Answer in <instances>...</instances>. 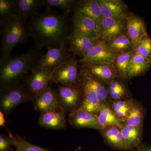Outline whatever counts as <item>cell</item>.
I'll return each instance as SVG.
<instances>
[{
	"label": "cell",
	"mask_w": 151,
	"mask_h": 151,
	"mask_svg": "<svg viewBox=\"0 0 151 151\" xmlns=\"http://www.w3.org/2000/svg\"><path fill=\"white\" fill-rule=\"evenodd\" d=\"M52 71L44 68H36L22 78L23 85L33 99L48 86Z\"/></svg>",
	"instance_id": "52a82bcc"
},
{
	"label": "cell",
	"mask_w": 151,
	"mask_h": 151,
	"mask_svg": "<svg viewBox=\"0 0 151 151\" xmlns=\"http://www.w3.org/2000/svg\"><path fill=\"white\" fill-rule=\"evenodd\" d=\"M132 98L110 101L109 106L115 115L122 122H125L134 102Z\"/></svg>",
	"instance_id": "f1b7e54d"
},
{
	"label": "cell",
	"mask_w": 151,
	"mask_h": 151,
	"mask_svg": "<svg viewBox=\"0 0 151 151\" xmlns=\"http://www.w3.org/2000/svg\"><path fill=\"white\" fill-rule=\"evenodd\" d=\"M126 21L127 34L135 50L142 38L147 33L145 24L142 19L134 14L128 15Z\"/></svg>",
	"instance_id": "2e32d148"
},
{
	"label": "cell",
	"mask_w": 151,
	"mask_h": 151,
	"mask_svg": "<svg viewBox=\"0 0 151 151\" xmlns=\"http://www.w3.org/2000/svg\"><path fill=\"white\" fill-rule=\"evenodd\" d=\"M83 92V100L78 110H83L98 116L101 108L100 102L96 93L87 84L79 81Z\"/></svg>",
	"instance_id": "ffe728a7"
},
{
	"label": "cell",
	"mask_w": 151,
	"mask_h": 151,
	"mask_svg": "<svg viewBox=\"0 0 151 151\" xmlns=\"http://www.w3.org/2000/svg\"><path fill=\"white\" fill-rule=\"evenodd\" d=\"M38 124L42 127L50 129H63L66 127L65 113L60 110L41 113Z\"/></svg>",
	"instance_id": "ac0fdd59"
},
{
	"label": "cell",
	"mask_w": 151,
	"mask_h": 151,
	"mask_svg": "<svg viewBox=\"0 0 151 151\" xmlns=\"http://www.w3.org/2000/svg\"><path fill=\"white\" fill-rule=\"evenodd\" d=\"M16 14L25 19L39 14L43 0H14Z\"/></svg>",
	"instance_id": "7402d4cb"
},
{
	"label": "cell",
	"mask_w": 151,
	"mask_h": 151,
	"mask_svg": "<svg viewBox=\"0 0 151 151\" xmlns=\"http://www.w3.org/2000/svg\"><path fill=\"white\" fill-rule=\"evenodd\" d=\"M68 122L76 128H90L101 129L98 122V116L83 110L77 111L69 113Z\"/></svg>",
	"instance_id": "e0dca14e"
},
{
	"label": "cell",
	"mask_w": 151,
	"mask_h": 151,
	"mask_svg": "<svg viewBox=\"0 0 151 151\" xmlns=\"http://www.w3.org/2000/svg\"><path fill=\"white\" fill-rule=\"evenodd\" d=\"M67 15L51 9L32 17L27 22L29 36L41 47H59L67 45L68 32Z\"/></svg>",
	"instance_id": "6da1fadb"
},
{
	"label": "cell",
	"mask_w": 151,
	"mask_h": 151,
	"mask_svg": "<svg viewBox=\"0 0 151 151\" xmlns=\"http://www.w3.org/2000/svg\"><path fill=\"white\" fill-rule=\"evenodd\" d=\"M107 89L109 99L111 101H116L130 98L126 86L122 81L117 78L107 84Z\"/></svg>",
	"instance_id": "4316f807"
},
{
	"label": "cell",
	"mask_w": 151,
	"mask_h": 151,
	"mask_svg": "<svg viewBox=\"0 0 151 151\" xmlns=\"http://www.w3.org/2000/svg\"><path fill=\"white\" fill-rule=\"evenodd\" d=\"M107 43L112 50L118 53L133 50L132 41L125 33Z\"/></svg>",
	"instance_id": "4dcf8cb0"
},
{
	"label": "cell",
	"mask_w": 151,
	"mask_h": 151,
	"mask_svg": "<svg viewBox=\"0 0 151 151\" xmlns=\"http://www.w3.org/2000/svg\"><path fill=\"white\" fill-rule=\"evenodd\" d=\"M76 11L94 20L99 25L103 18L101 6L98 1H79L77 3Z\"/></svg>",
	"instance_id": "603a6c76"
},
{
	"label": "cell",
	"mask_w": 151,
	"mask_h": 151,
	"mask_svg": "<svg viewBox=\"0 0 151 151\" xmlns=\"http://www.w3.org/2000/svg\"><path fill=\"white\" fill-rule=\"evenodd\" d=\"M55 92L60 108L65 113H73L81 107L83 92L79 83L69 86L58 84Z\"/></svg>",
	"instance_id": "5b68a950"
},
{
	"label": "cell",
	"mask_w": 151,
	"mask_h": 151,
	"mask_svg": "<svg viewBox=\"0 0 151 151\" xmlns=\"http://www.w3.org/2000/svg\"><path fill=\"white\" fill-rule=\"evenodd\" d=\"M135 50L119 53L113 62V65L118 74L124 78H128L129 66Z\"/></svg>",
	"instance_id": "83f0119b"
},
{
	"label": "cell",
	"mask_w": 151,
	"mask_h": 151,
	"mask_svg": "<svg viewBox=\"0 0 151 151\" xmlns=\"http://www.w3.org/2000/svg\"><path fill=\"white\" fill-rule=\"evenodd\" d=\"M98 119L101 129L111 125L117 126L121 129L124 123L116 116L109 107V105L104 103H101Z\"/></svg>",
	"instance_id": "484cf974"
},
{
	"label": "cell",
	"mask_w": 151,
	"mask_h": 151,
	"mask_svg": "<svg viewBox=\"0 0 151 151\" xmlns=\"http://www.w3.org/2000/svg\"><path fill=\"white\" fill-rule=\"evenodd\" d=\"M67 45L59 47H47V51L42 55L33 69L44 68L53 71L72 58Z\"/></svg>",
	"instance_id": "8992f818"
},
{
	"label": "cell",
	"mask_w": 151,
	"mask_h": 151,
	"mask_svg": "<svg viewBox=\"0 0 151 151\" xmlns=\"http://www.w3.org/2000/svg\"><path fill=\"white\" fill-rule=\"evenodd\" d=\"M44 6L46 9H51L56 7L63 11V13L68 15L73 9L76 10L77 2L72 0H43Z\"/></svg>",
	"instance_id": "d6a6232c"
},
{
	"label": "cell",
	"mask_w": 151,
	"mask_h": 151,
	"mask_svg": "<svg viewBox=\"0 0 151 151\" xmlns=\"http://www.w3.org/2000/svg\"><path fill=\"white\" fill-rule=\"evenodd\" d=\"M13 145L12 141L9 137L0 136V151L12 150L11 145Z\"/></svg>",
	"instance_id": "d590c367"
},
{
	"label": "cell",
	"mask_w": 151,
	"mask_h": 151,
	"mask_svg": "<svg viewBox=\"0 0 151 151\" xmlns=\"http://www.w3.org/2000/svg\"><path fill=\"white\" fill-rule=\"evenodd\" d=\"M42 47L35 45L27 52L19 55L11 54L0 59L1 86L18 82L29 70L34 68L42 55Z\"/></svg>",
	"instance_id": "7a4b0ae2"
},
{
	"label": "cell",
	"mask_w": 151,
	"mask_h": 151,
	"mask_svg": "<svg viewBox=\"0 0 151 151\" xmlns=\"http://www.w3.org/2000/svg\"><path fill=\"white\" fill-rule=\"evenodd\" d=\"M1 111L9 114L22 103L33 101L24 85L18 82L1 86Z\"/></svg>",
	"instance_id": "277c9868"
},
{
	"label": "cell",
	"mask_w": 151,
	"mask_h": 151,
	"mask_svg": "<svg viewBox=\"0 0 151 151\" xmlns=\"http://www.w3.org/2000/svg\"><path fill=\"white\" fill-rule=\"evenodd\" d=\"M151 66V60L146 58L135 51L131 61L128 73V78L142 75Z\"/></svg>",
	"instance_id": "d4e9b609"
},
{
	"label": "cell",
	"mask_w": 151,
	"mask_h": 151,
	"mask_svg": "<svg viewBox=\"0 0 151 151\" xmlns=\"http://www.w3.org/2000/svg\"><path fill=\"white\" fill-rule=\"evenodd\" d=\"M72 23V33L99 39V25L94 20L76 11Z\"/></svg>",
	"instance_id": "8fae6325"
},
{
	"label": "cell",
	"mask_w": 151,
	"mask_h": 151,
	"mask_svg": "<svg viewBox=\"0 0 151 151\" xmlns=\"http://www.w3.org/2000/svg\"><path fill=\"white\" fill-rule=\"evenodd\" d=\"M119 53L113 51L107 42L100 41L84 58L78 60L81 63L113 64Z\"/></svg>",
	"instance_id": "9c48e42d"
},
{
	"label": "cell",
	"mask_w": 151,
	"mask_h": 151,
	"mask_svg": "<svg viewBox=\"0 0 151 151\" xmlns=\"http://www.w3.org/2000/svg\"><path fill=\"white\" fill-rule=\"evenodd\" d=\"M135 51L146 58L151 60V37L147 33L142 38Z\"/></svg>",
	"instance_id": "e575fe53"
},
{
	"label": "cell",
	"mask_w": 151,
	"mask_h": 151,
	"mask_svg": "<svg viewBox=\"0 0 151 151\" xmlns=\"http://www.w3.org/2000/svg\"><path fill=\"white\" fill-rule=\"evenodd\" d=\"M97 38L71 33L67 38L68 50L71 53L84 58L100 42Z\"/></svg>",
	"instance_id": "30bf717a"
},
{
	"label": "cell",
	"mask_w": 151,
	"mask_h": 151,
	"mask_svg": "<svg viewBox=\"0 0 151 151\" xmlns=\"http://www.w3.org/2000/svg\"><path fill=\"white\" fill-rule=\"evenodd\" d=\"M33 101L36 109L41 114L61 110L58 105L55 90H52L49 86L38 94Z\"/></svg>",
	"instance_id": "5bb4252c"
},
{
	"label": "cell",
	"mask_w": 151,
	"mask_h": 151,
	"mask_svg": "<svg viewBox=\"0 0 151 151\" xmlns=\"http://www.w3.org/2000/svg\"><path fill=\"white\" fill-rule=\"evenodd\" d=\"M98 2L104 18L127 20V7L124 2L119 0H99Z\"/></svg>",
	"instance_id": "4fadbf2b"
},
{
	"label": "cell",
	"mask_w": 151,
	"mask_h": 151,
	"mask_svg": "<svg viewBox=\"0 0 151 151\" xmlns=\"http://www.w3.org/2000/svg\"><path fill=\"white\" fill-rule=\"evenodd\" d=\"M5 116L2 111H0V126L1 127H5Z\"/></svg>",
	"instance_id": "74e56055"
},
{
	"label": "cell",
	"mask_w": 151,
	"mask_h": 151,
	"mask_svg": "<svg viewBox=\"0 0 151 151\" xmlns=\"http://www.w3.org/2000/svg\"><path fill=\"white\" fill-rule=\"evenodd\" d=\"M78 61L72 57L52 71L51 80L63 86L78 84L80 77Z\"/></svg>",
	"instance_id": "ba28073f"
},
{
	"label": "cell",
	"mask_w": 151,
	"mask_h": 151,
	"mask_svg": "<svg viewBox=\"0 0 151 151\" xmlns=\"http://www.w3.org/2000/svg\"><path fill=\"white\" fill-rule=\"evenodd\" d=\"M145 112L142 106L134 101L124 124L134 127H143Z\"/></svg>",
	"instance_id": "f546056e"
},
{
	"label": "cell",
	"mask_w": 151,
	"mask_h": 151,
	"mask_svg": "<svg viewBox=\"0 0 151 151\" xmlns=\"http://www.w3.org/2000/svg\"><path fill=\"white\" fill-rule=\"evenodd\" d=\"M9 137L12 139L13 145L15 148L14 151H51L45 148L33 145L29 142L24 138L14 136L9 132Z\"/></svg>",
	"instance_id": "1f68e13d"
},
{
	"label": "cell",
	"mask_w": 151,
	"mask_h": 151,
	"mask_svg": "<svg viewBox=\"0 0 151 151\" xmlns=\"http://www.w3.org/2000/svg\"><path fill=\"white\" fill-rule=\"evenodd\" d=\"M100 131L105 143L110 147L119 150H128L119 127L111 125L105 127Z\"/></svg>",
	"instance_id": "d6986e66"
},
{
	"label": "cell",
	"mask_w": 151,
	"mask_h": 151,
	"mask_svg": "<svg viewBox=\"0 0 151 151\" xmlns=\"http://www.w3.org/2000/svg\"><path fill=\"white\" fill-rule=\"evenodd\" d=\"M1 58L11 54L14 47L25 43L29 35L27 27V20L16 15L9 20L1 24Z\"/></svg>",
	"instance_id": "3957f363"
},
{
	"label": "cell",
	"mask_w": 151,
	"mask_h": 151,
	"mask_svg": "<svg viewBox=\"0 0 151 151\" xmlns=\"http://www.w3.org/2000/svg\"><path fill=\"white\" fill-rule=\"evenodd\" d=\"M81 147H78L75 150H74L73 151H79L81 150Z\"/></svg>",
	"instance_id": "f35d334b"
},
{
	"label": "cell",
	"mask_w": 151,
	"mask_h": 151,
	"mask_svg": "<svg viewBox=\"0 0 151 151\" xmlns=\"http://www.w3.org/2000/svg\"><path fill=\"white\" fill-rule=\"evenodd\" d=\"M79 81L87 84L96 93L101 103L109 105V97L107 89L103 83L93 77L84 67L80 70Z\"/></svg>",
	"instance_id": "44dd1931"
},
{
	"label": "cell",
	"mask_w": 151,
	"mask_h": 151,
	"mask_svg": "<svg viewBox=\"0 0 151 151\" xmlns=\"http://www.w3.org/2000/svg\"><path fill=\"white\" fill-rule=\"evenodd\" d=\"M134 151H151V146L141 143L136 148Z\"/></svg>",
	"instance_id": "8d00e7d4"
},
{
	"label": "cell",
	"mask_w": 151,
	"mask_h": 151,
	"mask_svg": "<svg viewBox=\"0 0 151 151\" xmlns=\"http://www.w3.org/2000/svg\"><path fill=\"white\" fill-rule=\"evenodd\" d=\"M128 150L134 151L142 143L143 127H134L124 124L121 129Z\"/></svg>",
	"instance_id": "cb8c5ba5"
},
{
	"label": "cell",
	"mask_w": 151,
	"mask_h": 151,
	"mask_svg": "<svg viewBox=\"0 0 151 151\" xmlns=\"http://www.w3.org/2000/svg\"><path fill=\"white\" fill-rule=\"evenodd\" d=\"M124 21L103 18L99 25V39L108 42L124 33L127 29Z\"/></svg>",
	"instance_id": "7c38bea8"
},
{
	"label": "cell",
	"mask_w": 151,
	"mask_h": 151,
	"mask_svg": "<svg viewBox=\"0 0 151 151\" xmlns=\"http://www.w3.org/2000/svg\"><path fill=\"white\" fill-rule=\"evenodd\" d=\"M16 15L14 0H0V24L9 20Z\"/></svg>",
	"instance_id": "836d02e7"
},
{
	"label": "cell",
	"mask_w": 151,
	"mask_h": 151,
	"mask_svg": "<svg viewBox=\"0 0 151 151\" xmlns=\"http://www.w3.org/2000/svg\"><path fill=\"white\" fill-rule=\"evenodd\" d=\"M91 75L102 83L108 84L117 78V73L113 64L82 63Z\"/></svg>",
	"instance_id": "9a60e30c"
}]
</instances>
